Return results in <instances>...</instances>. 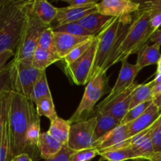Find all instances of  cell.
<instances>
[{"label": "cell", "mask_w": 161, "mask_h": 161, "mask_svg": "<svg viewBox=\"0 0 161 161\" xmlns=\"http://www.w3.org/2000/svg\"><path fill=\"white\" fill-rule=\"evenodd\" d=\"M95 116L97 117V125L94 131V138L96 141L120 125V121L108 114L97 111Z\"/></svg>", "instance_id": "cell-22"}, {"label": "cell", "mask_w": 161, "mask_h": 161, "mask_svg": "<svg viewBox=\"0 0 161 161\" xmlns=\"http://www.w3.org/2000/svg\"><path fill=\"white\" fill-rule=\"evenodd\" d=\"M32 2L18 0L14 10L0 28V53L6 50L16 52Z\"/></svg>", "instance_id": "cell-4"}, {"label": "cell", "mask_w": 161, "mask_h": 161, "mask_svg": "<svg viewBox=\"0 0 161 161\" xmlns=\"http://www.w3.org/2000/svg\"><path fill=\"white\" fill-rule=\"evenodd\" d=\"M97 45V39L95 36L90 48L83 56L72 64L64 66L65 74L75 84L80 86L87 84L89 82V77L95 59Z\"/></svg>", "instance_id": "cell-9"}, {"label": "cell", "mask_w": 161, "mask_h": 161, "mask_svg": "<svg viewBox=\"0 0 161 161\" xmlns=\"http://www.w3.org/2000/svg\"><path fill=\"white\" fill-rule=\"evenodd\" d=\"M160 73H161V56L160 59H159L158 62H157V72H156V75Z\"/></svg>", "instance_id": "cell-47"}, {"label": "cell", "mask_w": 161, "mask_h": 161, "mask_svg": "<svg viewBox=\"0 0 161 161\" xmlns=\"http://www.w3.org/2000/svg\"><path fill=\"white\" fill-rule=\"evenodd\" d=\"M93 36H76L60 31H54L55 47L57 54L62 60L74 48Z\"/></svg>", "instance_id": "cell-16"}, {"label": "cell", "mask_w": 161, "mask_h": 161, "mask_svg": "<svg viewBox=\"0 0 161 161\" xmlns=\"http://www.w3.org/2000/svg\"><path fill=\"white\" fill-rule=\"evenodd\" d=\"M152 82H153V83L154 86H155V85L160 84V83H161V73L157 74L155 76V78H154V80H152Z\"/></svg>", "instance_id": "cell-46"}, {"label": "cell", "mask_w": 161, "mask_h": 161, "mask_svg": "<svg viewBox=\"0 0 161 161\" xmlns=\"http://www.w3.org/2000/svg\"><path fill=\"white\" fill-rule=\"evenodd\" d=\"M59 61L61 59L57 53L37 47L31 60V64L39 70L46 71L49 66Z\"/></svg>", "instance_id": "cell-23"}, {"label": "cell", "mask_w": 161, "mask_h": 161, "mask_svg": "<svg viewBox=\"0 0 161 161\" xmlns=\"http://www.w3.org/2000/svg\"><path fill=\"white\" fill-rule=\"evenodd\" d=\"M36 111L39 116H45L50 122L58 117L52 96L42 97L35 103Z\"/></svg>", "instance_id": "cell-28"}, {"label": "cell", "mask_w": 161, "mask_h": 161, "mask_svg": "<svg viewBox=\"0 0 161 161\" xmlns=\"http://www.w3.org/2000/svg\"><path fill=\"white\" fill-rule=\"evenodd\" d=\"M133 14L112 17L102 31L96 36L97 39V51L89 81L101 72H105V69L107 64L117 50L125 36L129 25L132 22Z\"/></svg>", "instance_id": "cell-2"}, {"label": "cell", "mask_w": 161, "mask_h": 161, "mask_svg": "<svg viewBox=\"0 0 161 161\" xmlns=\"http://www.w3.org/2000/svg\"><path fill=\"white\" fill-rule=\"evenodd\" d=\"M63 146L64 145L49 135L48 132H43L39 138V156L44 160L51 158L61 151Z\"/></svg>", "instance_id": "cell-19"}, {"label": "cell", "mask_w": 161, "mask_h": 161, "mask_svg": "<svg viewBox=\"0 0 161 161\" xmlns=\"http://www.w3.org/2000/svg\"><path fill=\"white\" fill-rule=\"evenodd\" d=\"M151 42L153 44H158V45L161 46V28L157 30L152 35L150 38Z\"/></svg>", "instance_id": "cell-41"}, {"label": "cell", "mask_w": 161, "mask_h": 161, "mask_svg": "<svg viewBox=\"0 0 161 161\" xmlns=\"http://www.w3.org/2000/svg\"><path fill=\"white\" fill-rule=\"evenodd\" d=\"M136 85L137 84L134 83L131 86L121 93L116 98L108 102L102 108L97 109V111L113 116L121 122L130 109L132 91H134Z\"/></svg>", "instance_id": "cell-12"}, {"label": "cell", "mask_w": 161, "mask_h": 161, "mask_svg": "<svg viewBox=\"0 0 161 161\" xmlns=\"http://www.w3.org/2000/svg\"><path fill=\"white\" fill-rule=\"evenodd\" d=\"M64 2L69 4V6L72 7H84V6H92L97 3L95 0H64Z\"/></svg>", "instance_id": "cell-39"}, {"label": "cell", "mask_w": 161, "mask_h": 161, "mask_svg": "<svg viewBox=\"0 0 161 161\" xmlns=\"http://www.w3.org/2000/svg\"><path fill=\"white\" fill-rule=\"evenodd\" d=\"M48 27L50 26L46 25L39 19L31 15L30 11L13 60L31 62L33 55L38 47L39 38Z\"/></svg>", "instance_id": "cell-6"}, {"label": "cell", "mask_w": 161, "mask_h": 161, "mask_svg": "<svg viewBox=\"0 0 161 161\" xmlns=\"http://www.w3.org/2000/svg\"><path fill=\"white\" fill-rule=\"evenodd\" d=\"M160 115L161 110L159 109L158 107L153 102L152 105L141 116L133 122L127 124L128 127L129 138L150 127L157 120Z\"/></svg>", "instance_id": "cell-14"}, {"label": "cell", "mask_w": 161, "mask_h": 161, "mask_svg": "<svg viewBox=\"0 0 161 161\" xmlns=\"http://www.w3.org/2000/svg\"><path fill=\"white\" fill-rule=\"evenodd\" d=\"M74 152L75 151L69 148L67 145H64L62 149L57 155L43 161H70L71 156L73 154Z\"/></svg>", "instance_id": "cell-38"}, {"label": "cell", "mask_w": 161, "mask_h": 161, "mask_svg": "<svg viewBox=\"0 0 161 161\" xmlns=\"http://www.w3.org/2000/svg\"><path fill=\"white\" fill-rule=\"evenodd\" d=\"M71 127L72 124L69 120L58 116L56 119L50 122V127L47 132L57 141L62 145H66L69 141Z\"/></svg>", "instance_id": "cell-20"}, {"label": "cell", "mask_w": 161, "mask_h": 161, "mask_svg": "<svg viewBox=\"0 0 161 161\" xmlns=\"http://www.w3.org/2000/svg\"><path fill=\"white\" fill-rule=\"evenodd\" d=\"M150 161H161V153H157L149 159Z\"/></svg>", "instance_id": "cell-45"}, {"label": "cell", "mask_w": 161, "mask_h": 161, "mask_svg": "<svg viewBox=\"0 0 161 161\" xmlns=\"http://www.w3.org/2000/svg\"><path fill=\"white\" fill-rule=\"evenodd\" d=\"M100 155V152L96 148L85 149L75 151L71 156L70 161H90Z\"/></svg>", "instance_id": "cell-37"}, {"label": "cell", "mask_w": 161, "mask_h": 161, "mask_svg": "<svg viewBox=\"0 0 161 161\" xmlns=\"http://www.w3.org/2000/svg\"><path fill=\"white\" fill-rule=\"evenodd\" d=\"M121 62H122V66H121L116 83L111 89L108 95L97 105V109L105 106L108 102L116 98L121 93L124 92L135 83L134 82H135V78L138 75V72H140L138 67L136 65V64H132L129 63L127 59L123 60Z\"/></svg>", "instance_id": "cell-10"}, {"label": "cell", "mask_w": 161, "mask_h": 161, "mask_svg": "<svg viewBox=\"0 0 161 161\" xmlns=\"http://www.w3.org/2000/svg\"><path fill=\"white\" fill-rule=\"evenodd\" d=\"M11 92L12 91H6L0 96V134H1L5 123L9 117Z\"/></svg>", "instance_id": "cell-35"}, {"label": "cell", "mask_w": 161, "mask_h": 161, "mask_svg": "<svg viewBox=\"0 0 161 161\" xmlns=\"http://www.w3.org/2000/svg\"><path fill=\"white\" fill-rule=\"evenodd\" d=\"M149 20V11L140 3L139 9L134 13L133 20L120 45L107 64L105 69V72L113 64L127 59L133 53H138V50L150 40L153 32L150 28Z\"/></svg>", "instance_id": "cell-3"}, {"label": "cell", "mask_w": 161, "mask_h": 161, "mask_svg": "<svg viewBox=\"0 0 161 161\" xmlns=\"http://www.w3.org/2000/svg\"><path fill=\"white\" fill-rule=\"evenodd\" d=\"M18 0H0V28L17 6Z\"/></svg>", "instance_id": "cell-36"}, {"label": "cell", "mask_w": 161, "mask_h": 161, "mask_svg": "<svg viewBox=\"0 0 161 161\" xmlns=\"http://www.w3.org/2000/svg\"><path fill=\"white\" fill-rule=\"evenodd\" d=\"M128 138L129 133L127 125L120 124L97 140L94 143V148H96L99 152L102 153L120 144Z\"/></svg>", "instance_id": "cell-15"}, {"label": "cell", "mask_w": 161, "mask_h": 161, "mask_svg": "<svg viewBox=\"0 0 161 161\" xmlns=\"http://www.w3.org/2000/svg\"><path fill=\"white\" fill-rule=\"evenodd\" d=\"M133 161H150L149 159H138V160H135Z\"/></svg>", "instance_id": "cell-48"}, {"label": "cell", "mask_w": 161, "mask_h": 161, "mask_svg": "<svg viewBox=\"0 0 161 161\" xmlns=\"http://www.w3.org/2000/svg\"><path fill=\"white\" fill-rule=\"evenodd\" d=\"M140 3L149 11L150 16L149 25L151 30L154 33L157 30L160 29L161 26V0L146 1Z\"/></svg>", "instance_id": "cell-27"}, {"label": "cell", "mask_w": 161, "mask_h": 161, "mask_svg": "<svg viewBox=\"0 0 161 161\" xmlns=\"http://www.w3.org/2000/svg\"><path fill=\"white\" fill-rule=\"evenodd\" d=\"M96 5L84 6V7L66 6V7L58 8V15L55 19L58 22L57 26H61L72 22H77L86 16L97 12Z\"/></svg>", "instance_id": "cell-13"}, {"label": "cell", "mask_w": 161, "mask_h": 161, "mask_svg": "<svg viewBox=\"0 0 161 161\" xmlns=\"http://www.w3.org/2000/svg\"><path fill=\"white\" fill-rule=\"evenodd\" d=\"M136 65L141 71L147 66L157 64L160 54V46L158 44L145 45L138 51Z\"/></svg>", "instance_id": "cell-18"}, {"label": "cell", "mask_w": 161, "mask_h": 161, "mask_svg": "<svg viewBox=\"0 0 161 161\" xmlns=\"http://www.w3.org/2000/svg\"><path fill=\"white\" fill-rule=\"evenodd\" d=\"M53 28L54 31L68 33V34L76 36H86V37L87 36H94L89 31L85 29L78 22H72V23L66 24V25H61V26H56Z\"/></svg>", "instance_id": "cell-31"}, {"label": "cell", "mask_w": 161, "mask_h": 161, "mask_svg": "<svg viewBox=\"0 0 161 161\" xmlns=\"http://www.w3.org/2000/svg\"><path fill=\"white\" fill-rule=\"evenodd\" d=\"M94 38H95V36H93L91 39H87L86 41L83 42V43L80 44V45L77 46L75 48H74L69 54L66 55V56L61 60V61H62L63 64H64V66L69 65V64H72L74 61H76L77 59H79L80 57L83 56V55L86 53V50L90 48L91 45L92 44L93 41H94Z\"/></svg>", "instance_id": "cell-30"}, {"label": "cell", "mask_w": 161, "mask_h": 161, "mask_svg": "<svg viewBox=\"0 0 161 161\" xmlns=\"http://www.w3.org/2000/svg\"><path fill=\"white\" fill-rule=\"evenodd\" d=\"M99 156L101 157L100 161H125L140 159L138 156L130 147L109 149V150L100 153Z\"/></svg>", "instance_id": "cell-25"}, {"label": "cell", "mask_w": 161, "mask_h": 161, "mask_svg": "<svg viewBox=\"0 0 161 161\" xmlns=\"http://www.w3.org/2000/svg\"><path fill=\"white\" fill-rule=\"evenodd\" d=\"M11 63L14 91L30 99L35 83L42 71L33 67L31 61L12 60Z\"/></svg>", "instance_id": "cell-7"}, {"label": "cell", "mask_w": 161, "mask_h": 161, "mask_svg": "<svg viewBox=\"0 0 161 161\" xmlns=\"http://www.w3.org/2000/svg\"><path fill=\"white\" fill-rule=\"evenodd\" d=\"M97 10L110 17H119L131 15L140 8V3L130 0H103L97 3Z\"/></svg>", "instance_id": "cell-11"}, {"label": "cell", "mask_w": 161, "mask_h": 161, "mask_svg": "<svg viewBox=\"0 0 161 161\" xmlns=\"http://www.w3.org/2000/svg\"><path fill=\"white\" fill-rule=\"evenodd\" d=\"M14 157L9 117L0 134V161H10Z\"/></svg>", "instance_id": "cell-26"}, {"label": "cell", "mask_w": 161, "mask_h": 161, "mask_svg": "<svg viewBox=\"0 0 161 161\" xmlns=\"http://www.w3.org/2000/svg\"><path fill=\"white\" fill-rule=\"evenodd\" d=\"M38 47L42 49V50H48V51L57 53L56 47H55L54 31L52 27H48L42 33L40 38H39Z\"/></svg>", "instance_id": "cell-32"}, {"label": "cell", "mask_w": 161, "mask_h": 161, "mask_svg": "<svg viewBox=\"0 0 161 161\" xmlns=\"http://www.w3.org/2000/svg\"><path fill=\"white\" fill-rule=\"evenodd\" d=\"M153 102L154 105H156L158 107L159 109L161 110V94L154 97L153 98Z\"/></svg>", "instance_id": "cell-44"}, {"label": "cell", "mask_w": 161, "mask_h": 161, "mask_svg": "<svg viewBox=\"0 0 161 161\" xmlns=\"http://www.w3.org/2000/svg\"><path fill=\"white\" fill-rule=\"evenodd\" d=\"M152 94H153V98L156 96L159 95V94H161V83L160 84H157L155 85L153 88V91H152Z\"/></svg>", "instance_id": "cell-43"}, {"label": "cell", "mask_w": 161, "mask_h": 161, "mask_svg": "<svg viewBox=\"0 0 161 161\" xmlns=\"http://www.w3.org/2000/svg\"><path fill=\"white\" fill-rule=\"evenodd\" d=\"M111 18L112 17L103 15L97 11V12L86 16L84 18L81 19L77 22L80 25H82L85 29L89 31L93 36H96L102 31V28L105 27V25L108 23V20Z\"/></svg>", "instance_id": "cell-21"}, {"label": "cell", "mask_w": 161, "mask_h": 161, "mask_svg": "<svg viewBox=\"0 0 161 161\" xmlns=\"http://www.w3.org/2000/svg\"><path fill=\"white\" fill-rule=\"evenodd\" d=\"M35 104L19 93L11 92L9 124L14 157L26 153V135L31 124L40 119Z\"/></svg>", "instance_id": "cell-1"}, {"label": "cell", "mask_w": 161, "mask_h": 161, "mask_svg": "<svg viewBox=\"0 0 161 161\" xmlns=\"http://www.w3.org/2000/svg\"><path fill=\"white\" fill-rule=\"evenodd\" d=\"M15 53L11 50H6L2 53H0V73L2 71L5 69L6 65H7V61L10 59L11 58L14 57Z\"/></svg>", "instance_id": "cell-40"}, {"label": "cell", "mask_w": 161, "mask_h": 161, "mask_svg": "<svg viewBox=\"0 0 161 161\" xmlns=\"http://www.w3.org/2000/svg\"><path fill=\"white\" fill-rule=\"evenodd\" d=\"M97 125L96 116H91L86 120L72 124L67 145L74 151L94 148L96 140L94 131Z\"/></svg>", "instance_id": "cell-8"}, {"label": "cell", "mask_w": 161, "mask_h": 161, "mask_svg": "<svg viewBox=\"0 0 161 161\" xmlns=\"http://www.w3.org/2000/svg\"><path fill=\"white\" fill-rule=\"evenodd\" d=\"M152 103L153 101H149V102H146L145 103L140 104V105L129 109V111L127 112V113L125 115L124 119L121 121L120 124L126 125V124H130V123L133 122L134 120L138 119L139 116H141L147 110V108L152 105Z\"/></svg>", "instance_id": "cell-34"}, {"label": "cell", "mask_w": 161, "mask_h": 161, "mask_svg": "<svg viewBox=\"0 0 161 161\" xmlns=\"http://www.w3.org/2000/svg\"><path fill=\"white\" fill-rule=\"evenodd\" d=\"M31 14L46 25L50 26V24L56 19L58 8L46 0H33L31 7Z\"/></svg>", "instance_id": "cell-17"}, {"label": "cell", "mask_w": 161, "mask_h": 161, "mask_svg": "<svg viewBox=\"0 0 161 161\" xmlns=\"http://www.w3.org/2000/svg\"><path fill=\"white\" fill-rule=\"evenodd\" d=\"M108 77L106 72H101L86 84L84 94L76 110L69 118L71 124L86 120L94 112V108L101 97L108 91Z\"/></svg>", "instance_id": "cell-5"}, {"label": "cell", "mask_w": 161, "mask_h": 161, "mask_svg": "<svg viewBox=\"0 0 161 161\" xmlns=\"http://www.w3.org/2000/svg\"><path fill=\"white\" fill-rule=\"evenodd\" d=\"M10 161H35V160H33V159L31 158L28 154L21 153L13 157L12 160Z\"/></svg>", "instance_id": "cell-42"}, {"label": "cell", "mask_w": 161, "mask_h": 161, "mask_svg": "<svg viewBox=\"0 0 161 161\" xmlns=\"http://www.w3.org/2000/svg\"><path fill=\"white\" fill-rule=\"evenodd\" d=\"M153 86L154 85L152 81L147 83L137 84L134 91H132L130 109L140 104L153 101L152 91Z\"/></svg>", "instance_id": "cell-24"}, {"label": "cell", "mask_w": 161, "mask_h": 161, "mask_svg": "<svg viewBox=\"0 0 161 161\" xmlns=\"http://www.w3.org/2000/svg\"><path fill=\"white\" fill-rule=\"evenodd\" d=\"M12 72L13 66L10 61L0 73V96L6 91H14Z\"/></svg>", "instance_id": "cell-33"}, {"label": "cell", "mask_w": 161, "mask_h": 161, "mask_svg": "<svg viewBox=\"0 0 161 161\" xmlns=\"http://www.w3.org/2000/svg\"><path fill=\"white\" fill-rule=\"evenodd\" d=\"M48 96H52L51 92H50V86H49L48 82H47L46 71H42L39 78L37 79L36 83H35L30 100L35 104L39 99L48 97Z\"/></svg>", "instance_id": "cell-29"}]
</instances>
